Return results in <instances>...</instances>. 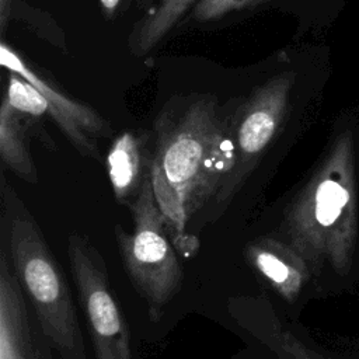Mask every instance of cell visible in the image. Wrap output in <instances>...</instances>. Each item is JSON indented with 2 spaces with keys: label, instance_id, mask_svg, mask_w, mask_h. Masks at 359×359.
Returning <instances> with one entry per match:
<instances>
[{
  "label": "cell",
  "instance_id": "cell-10",
  "mask_svg": "<svg viewBox=\"0 0 359 359\" xmlns=\"http://www.w3.org/2000/svg\"><path fill=\"white\" fill-rule=\"evenodd\" d=\"M21 283L4 250L0 255V359H42L31 334Z\"/></svg>",
  "mask_w": 359,
  "mask_h": 359
},
{
  "label": "cell",
  "instance_id": "cell-1",
  "mask_svg": "<svg viewBox=\"0 0 359 359\" xmlns=\"http://www.w3.org/2000/svg\"><path fill=\"white\" fill-rule=\"evenodd\" d=\"M234 109L224 112L216 97L194 94L170 100L154 119L151 185L182 257L195 255L201 245L187 231L188 223L233 170Z\"/></svg>",
  "mask_w": 359,
  "mask_h": 359
},
{
  "label": "cell",
  "instance_id": "cell-6",
  "mask_svg": "<svg viewBox=\"0 0 359 359\" xmlns=\"http://www.w3.org/2000/svg\"><path fill=\"white\" fill-rule=\"evenodd\" d=\"M294 80L296 74L290 70L278 73L255 87L248 98L236 107L234 165L215 196V208L227 206L280 132Z\"/></svg>",
  "mask_w": 359,
  "mask_h": 359
},
{
  "label": "cell",
  "instance_id": "cell-13",
  "mask_svg": "<svg viewBox=\"0 0 359 359\" xmlns=\"http://www.w3.org/2000/svg\"><path fill=\"white\" fill-rule=\"evenodd\" d=\"M20 114L38 118L48 114V101L45 95L21 74L8 70L7 91L3 97Z\"/></svg>",
  "mask_w": 359,
  "mask_h": 359
},
{
  "label": "cell",
  "instance_id": "cell-9",
  "mask_svg": "<svg viewBox=\"0 0 359 359\" xmlns=\"http://www.w3.org/2000/svg\"><path fill=\"white\" fill-rule=\"evenodd\" d=\"M150 133L144 132H122L112 140L107 153L105 165L115 199L129 208L150 178Z\"/></svg>",
  "mask_w": 359,
  "mask_h": 359
},
{
  "label": "cell",
  "instance_id": "cell-15",
  "mask_svg": "<svg viewBox=\"0 0 359 359\" xmlns=\"http://www.w3.org/2000/svg\"><path fill=\"white\" fill-rule=\"evenodd\" d=\"M269 0H199L191 10V18L199 25L215 24L223 18L252 10Z\"/></svg>",
  "mask_w": 359,
  "mask_h": 359
},
{
  "label": "cell",
  "instance_id": "cell-8",
  "mask_svg": "<svg viewBox=\"0 0 359 359\" xmlns=\"http://www.w3.org/2000/svg\"><path fill=\"white\" fill-rule=\"evenodd\" d=\"M248 264L287 303H293L310 278L307 261L287 243L259 237L245 248Z\"/></svg>",
  "mask_w": 359,
  "mask_h": 359
},
{
  "label": "cell",
  "instance_id": "cell-11",
  "mask_svg": "<svg viewBox=\"0 0 359 359\" xmlns=\"http://www.w3.org/2000/svg\"><path fill=\"white\" fill-rule=\"evenodd\" d=\"M25 116L3 98L0 105V157L15 175L29 184H36L38 174L27 143Z\"/></svg>",
  "mask_w": 359,
  "mask_h": 359
},
{
  "label": "cell",
  "instance_id": "cell-17",
  "mask_svg": "<svg viewBox=\"0 0 359 359\" xmlns=\"http://www.w3.org/2000/svg\"><path fill=\"white\" fill-rule=\"evenodd\" d=\"M17 0H0V32L4 36L8 24L13 20V11Z\"/></svg>",
  "mask_w": 359,
  "mask_h": 359
},
{
  "label": "cell",
  "instance_id": "cell-5",
  "mask_svg": "<svg viewBox=\"0 0 359 359\" xmlns=\"http://www.w3.org/2000/svg\"><path fill=\"white\" fill-rule=\"evenodd\" d=\"M66 250L95 359H135L128 321L111 287L102 254L79 231L69 234Z\"/></svg>",
  "mask_w": 359,
  "mask_h": 359
},
{
  "label": "cell",
  "instance_id": "cell-2",
  "mask_svg": "<svg viewBox=\"0 0 359 359\" xmlns=\"http://www.w3.org/2000/svg\"><path fill=\"white\" fill-rule=\"evenodd\" d=\"M287 243L307 261L311 272L325 265L345 275L358 240L355 146L341 133L310 180L285 212Z\"/></svg>",
  "mask_w": 359,
  "mask_h": 359
},
{
  "label": "cell",
  "instance_id": "cell-14",
  "mask_svg": "<svg viewBox=\"0 0 359 359\" xmlns=\"http://www.w3.org/2000/svg\"><path fill=\"white\" fill-rule=\"evenodd\" d=\"M250 328L258 334L261 341L271 345L279 355L286 359H324L317 352L307 348L292 332L280 330L278 325H272L271 318L264 321L261 317L258 327L250 324Z\"/></svg>",
  "mask_w": 359,
  "mask_h": 359
},
{
  "label": "cell",
  "instance_id": "cell-7",
  "mask_svg": "<svg viewBox=\"0 0 359 359\" xmlns=\"http://www.w3.org/2000/svg\"><path fill=\"white\" fill-rule=\"evenodd\" d=\"M0 60L3 67L21 74L45 95L48 101V115L56 122L74 149L80 154L100 161L101 154L97 139L111 135L109 123L91 107L74 101L62 93L6 42L0 43Z\"/></svg>",
  "mask_w": 359,
  "mask_h": 359
},
{
  "label": "cell",
  "instance_id": "cell-12",
  "mask_svg": "<svg viewBox=\"0 0 359 359\" xmlns=\"http://www.w3.org/2000/svg\"><path fill=\"white\" fill-rule=\"evenodd\" d=\"M198 1L199 0H160L133 28L129 39L132 52L137 56L150 52Z\"/></svg>",
  "mask_w": 359,
  "mask_h": 359
},
{
  "label": "cell",
  "instance_id": "cell-4",
  "mask_svg": "<svg viewBox=\"0 0 359 359\" xmlns=\"http://www.w3.org/2000/svg\"><path fill=\"white\" fill-rule=\"evenodd\" d=\"M130 213L132 230L125 231L115 224L114 233L123 268L144 300L150 320L157 321L180 292L184 275L165 217L156 201L151 178L130 205Z\"/></svg>",
  "mask_w": 359,
  "mask_h": 359
},
{
  "label": "cell",
  "instance_id": "cell-16",
  "mask_svg": "<svg viewBox=\"0 0 359 359\" xmlns=\"http://www.w3.org/2000/svg\"><path fill=\"white\" fill-rule=\"evenodd\" d=\"M130 0H98L101 11L107 20H115L126 10Z\"/></svg>",
  "mask_w": 359,
  "mask_h": 359
},
{
  "label": "cell",
  "instance_id": "cell-3",
  "mask_svg": "<svg viewBox=\"0 0 359 359\" xmlns=\"http://www.w3.org/2000/svg\"><path fill=\"white\" fill-rule=\"evenodd\" d=\"M1 203L11 265L34 307L46 344L59 359H87L77 310L62 266L36 220L6 180L1 184Z\"/></svg>",
  "mask_w": 359,
  "mask_h": 359
}]
</instances>
